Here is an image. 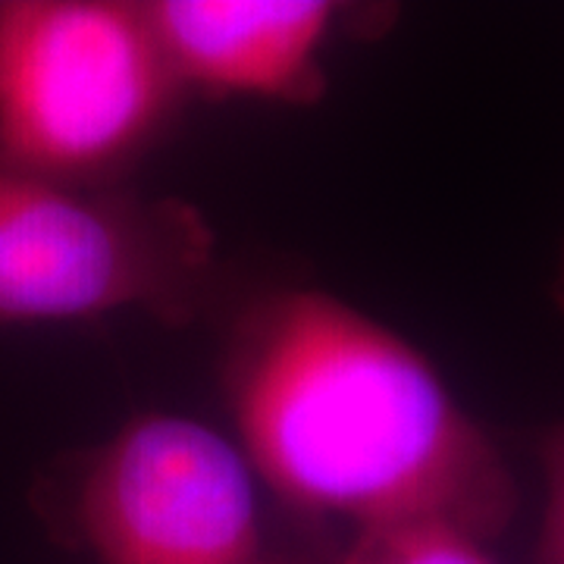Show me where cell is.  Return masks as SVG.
Listing matches in <instances>:
<instances>
[{
	"label": "cell",
	"mask_w": 564,
	"mask_h": 564,
	"mask_svg": "<svg viewBox=\"0 0 564 564\" xmlns=\"http://www.w3.org/2000/svg\"><path fill=\"white\" fill-rule=\"evenodd\" d=\"M226 402L258 480L351 536L448 524L492 545L514 518L508 462L443 373L336 295L254 304L229 345Z\"/></svg>",
	"instance_id": "cell-1"
},
{
	"label": "cell",
	"mask_w": 564,
	"mask_h": 564,
	"mask_svg": "<svg viewBox=\"0 0 564 564\" xmlns=\"http://www.w3.org/2000/svg\"><path fill=\"white\" fill-rule=\"evenodd\" d=\"M185 88L141 3H0V166L113 188L161 139Z\"/></svg>",
	"instance_id": "cell-2"
},
{
	"label": "cell",
	"mask_w": 564,
	"mask_h": 564,
	"mask_svg": "<svg viewBox=\"0 0 564 564\" xmlns=\"http://www.w3.org/2000/svg\"><path fill=\"white\" fill-rule=\"evenodd\" d=\"M217 280V239L180 198L82 188L0 166V323L139 311L185 323Z\"/></svg>",
	"instance_id": "cell-3"
},
{
	"label": "cell",
	"mask_w": 564,
	"mask_h": 564,
	"mask_svg": "<svg viewBox=\"0 0 564 564\" xmlns=\"http://www.w3.org/2000/svg\"><path fill=\"white\" fill-rule=\"evenodd\" d=\"M258 489L236 440L151 411L82 458L69 521L98 564H263Z\"/></svg>",
	"instance_id": "cell-4"
},
{
	"label": "cell",
	"mask_w": 564,
	"mask_h": 564,
	"mask_svg": "<svg viewBox=\"0 0 564 564\" xmlns=\"http://www.w3.org/2000/svg\"><path fill=\"white\" fill-rule=\"evenodd\" d=\"M176 79L210 98L311 104L339 7L323 0H141Z\"/></svg>",
	"instance_id": "cell-5"
},
{
	"label": "cell",
	"mask_w": 564,
	"mask_h": 564,
	"mask_svg": "<svg viewBox=\"0 0 564 564\" xmlns=\"http://www.w3.org/2000/svg\"><path fill=\"white\" fill-rule=\"evenodd\" d=\"M343 564H496L489 543L448 524H408L351 536Z\"/></svg>",
	"instance_id": "cell-6"
},
{
	"label": "cell",
	"mask_w": 564,
	"mask_h": 564,
	"mask_svg": "<svg viewBox=\"0 0 564 564\" xmlns=\"http://www.w3.org/2000/svg\"><path fill=\"white\" fill-rule=\"evenodd\" d=\"M536 462L543 474V514L533 564H564V421L543 430L536 440Z\"/></svg>",
	"instance_id": "cell-7"
},
{
	"label": "cell",
	"mask_w": 564,
	"mask_h": 564,
	"mask_svg": "<svg viewBox=\"0 0 564 564\" xmlns=\"http://www.w3.org/2000/svg\"><path fill=\"white\" fill-rule=\"evenodd\" d=\"M549 295H552V304L558 307V314L564 317V245L558 251V261H555V273L549 280Z\"/></svg>",
	"instance_id": "cell-8"
}]
</instances>
